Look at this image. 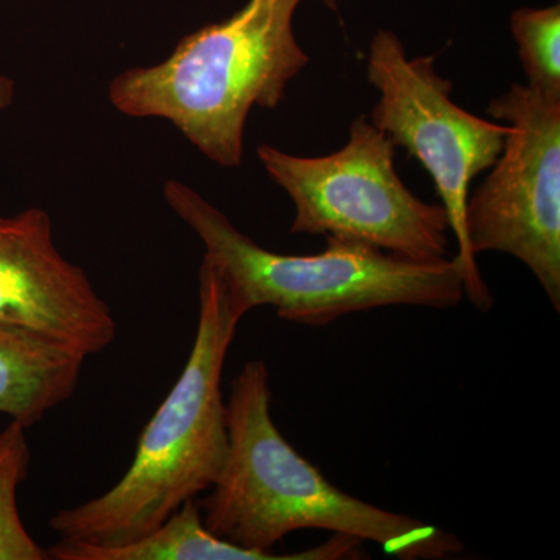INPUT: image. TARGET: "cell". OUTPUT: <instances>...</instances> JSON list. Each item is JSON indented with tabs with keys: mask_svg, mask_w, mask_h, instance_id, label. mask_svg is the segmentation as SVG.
<instances>
[{
	"mask_svg": "<svg viewBox=\"0 0 560 560\" xmlns=\"http://www.w3.org/2000/svg\"><path fill=\"white\" fill-rule=\"evenodd\" d=\"M230 451L201 501L210 533L238 547L275 552L291 533L324 529L372 541L400 560H445L464 551L451 530L349 495L283 438L271 416L270 371L250 360L226 401Z\"/></svg>",
	"mask_w": 560,
	"mask_h": 560,
	"instance_id": "obj_1",
	"label": "cell"
},
{
	"mask_svg": "<svg viewBox=\"0 0 560 560\" xmlns=\"http://www.w3.org/2000/svg\"><path fill=\"white\" fill-rule=\"evenodd\" d=\"M198 296L189 359L140 434L131 466L102 495L51 515L50 529L60 540L92 547L130 544L219 480L230 451L221 378L238 324L248 312L206 257Z\"/></svg>",
	"mask_w": 560,
	"mask_h": 560,
	"instance_id": "obj_2",
	"label": "cell"
},
{
	"mask_svg": "<svg viewBox=\"0 0 560 560\" xmlns=\"http://www.w3.org/2000/svg\"><path fill=\"white\" fill-rule=\"evenodd\" d=\"M302 2L248 0L184 36L160 65L114 77L110 105L135 119L168 120L213 164L241 167L250 109L278 108L311 61L293 31Z\"/></svg>",
	"mask_w": 560,
	"mask_h": 560,
	"instance_id": "obj_3",
	"label": "cell"
},
{
	"mask_svg": "<svg viewBox=\"0 0 560 560\" xmlns=\"http://www.w3.org/2000/svg\"><path fill=\"white\" fill-rule=\"evenodd\" d=\"M164 198L200 238L232 296L246 312L275 308L280 319L326 326L374 308L444 311L464 300V272L455 257L422 261L345 238L326 237L308 256L261 248L228 215L180 180L168 179Z\"/></svg>",
	"mask_w": 560,
	"mask_h": 560,
	"instance_id": "obj_4",
	"label": "cell"
},
{
	"mask_svg": "<svg viewBox=\"0 0 560 560\" xmlns=\"http://www.w3.org/2000/svg\"><path fill=\"white\" fill-rule=\"evenodd\" d=\"M396 149L371 119L359 117L348 143L327 156H294L268 143L257 156L293 201L291 234L345 238L412 260L445 259L447 212L401 183Z\"/></svg>",
	"mask_w": 560,
	"mask_h": 560,
	"instance_id": "obj_5",
	"label": "cell"
},
{
	"mask_svg": "<svg viewBox=\"0 0 560 560\" xmlns=\"http://www.w3.org/2000/svg\"><path fill=\"white\" fill-rule=\"evenodd\" d=\"M434 60L433 55L410 60L396 33L377 31L366 60L368 81L378 92L371 121L430 173L458 245L464 298L489 312L492 291L467 243L466 206L471 180L499 160L510 127L456 105L452 81L436 72Z\"/></svg>",
	"mask_w": 560,
	"mask_h": 560,
	"instance_id": "obj_6",
	"label": "cell"
},
{
	"mask_svg": "<svg viewBox=\"0 0 560 560\" xmlns=\"http://www.w3.org/2000/svg\"><path fill=\"white\" fill-rule=\"evenodd\" d=\"M510 127L492 172L469 195L470 253L515 257L560 311V101L514 83L489 103Z\"/></svg>",
	"mask_w": 560,
	"mask_h": 560,
	"instance_id": "obj_7",
	"label": "cell"
},
{
	"mask_svg": "<svg viewBox=\"0 0 560 560\" xmlns=\"http://www.w3.org/2000/svg\"><path fill=\"white\" fill-rule=\"evenodd\" d=\"M0 324L97 355L116 340L108 302L54 241L46 210L0 217Z\"/></svg>",
	"mask_w": 560,
	"mask_h": 560,
	"instance_id": "obj_8",
	"label": "cell"
},
{
	"mask_svg": "<svg viewBox=\"0 0 560 560\" xmlns=\"http://www.w3.org/2000/svg\"><path fill=\"white\" fill-rule=\"evenodd\" d=\"M49 552L55 560H353L366 558L363 541L346 534L291 555L248 550L210 533L200 503L189 500L147 536L119 547H92L58 540Z\"/></svg>",
	"mask_w": 560,
	"mask_h": 560,
	"instance_id": "obj_9",
	"label": "cell"
},
{
	"mask_svg": "<svg viewBox=\"0 0 560 560\" xmlns=\"http://www.w3.org/2000/svg\"><path fill=\"white\" fill-rule=\"evenodd\" d=\"M84 360L49 337L0 324V412L31 429L75 394Z\"/></svg>",
	"mask_w": 560,
	"mask_h": 560,
	"instance_id": "obj_10",
	"label": "cell"
},
{
	"mask_svg": "<svg viewBox=\"0 0 560 560\" xmlns=\"http://www.w3.org/2000/svg\"><path fill=\"white\" fill-rule=\"evenodd\" d=\"M32 452L27 429L11 420L0 430V560H47L25 528L18 506V490L31 469Z\"/></svg>",
	"mask_w": 560,
	"mask_h": 560,
	"instance_id": "obj_11",
	"label": "cell"
},
{
	"mask_svg": "<svg viewBox=\"0 0 560 560\" xmlns=\"http://www.w3.org/2000/svg\"><path fill=\"white\" fill-rule=\"evenodd\" d=\"M511 32L528 86L560 101V5L521 9L511 16Z\"/></svg>",
	"mask_w": 560,
	"mask_h": 560,
	"instance_id": "obj_12",
	"label": "cell"
},
{
	"mask_svg": "<svg viewBox=\"0 0 560 560\" xmlns=\"http://www.w3.org/2000/svg\"><path fill=\"white\" fill-rule=\"evenodd\" d=\"M16 83L11 77L0 75V110L13 105Z\"/></svg>",
	"mask_w": 560,
	"mask_h": 560,
	"instance_id": "obj_13",
	"label": "cell"
},
{
	"mask_svg": "<svg viewBox=\"0 0 560 560\" xmlns=\"http://www.w3.org/2000/svg\"><path fill=\"white\" fill-rule=\"evenodd\" d=\"M324 5L327 7V9L330 10H337L338 9V0H323Z\"/></svg>",
	"mask_w": 560,
	"mask_h": 560,
	"instance_id": "obj_14",
	"label": "cell"
}]
</instances>
